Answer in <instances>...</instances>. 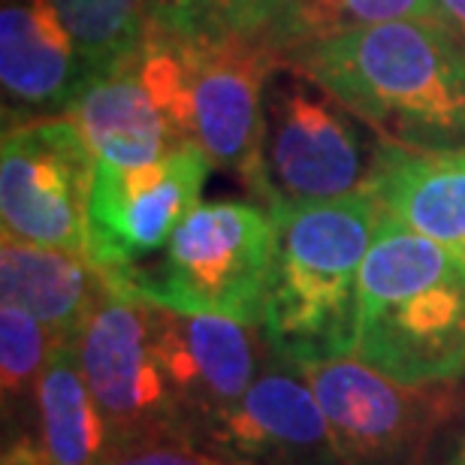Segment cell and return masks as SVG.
<instances>
[{
	"mask_svg": "<svg viewBox=\"0 0 465 465\" xmlns=\"http://www.w3.org/2000/svg\"><path fill=\"white\" fill-rule=\"evenodd\" d=\"M106 465H245V462L218 457V453L191 444L188 439L173 435V439H154V441L121 448L106 460Z\"/></svg>",
	"mask_w": 465,
	"mask_h": 465,
	"instance_id": "44dd1931",
	"label": "cell"
},
{
	"mask_svg": "<svg viewBox=\"0 0 465 465\" xmlns=\"http://www.w3.org/2000/svg\"><path fill=\"white\" fill-rule=\"evenodd\" d=\"M275 263L260 330L278 357L314 366L357 351L360 275L381 224L371 191L272 209Z\"/></svg>",
	"mask_w": 465,
	"mask_h": 465,
	"instance_id": "7a4b0ae2",
	"label": "cell"
},
{
	"mask_svg": "<svg viewBox=\"0 0 465 465\" xmlns=\"http://www.w3.org/2000/svg\"><path fill=\"white\" fill-rule=\"evenodd\" d=\"M191 444L245 465H341L305 369L275 351L248 393L200 426Z\"/></svg>",
	"mask_w": 465,
	"mask_h": 465,
	"instance_id": "4fadbf2b",
	"label": "cell"
},
{
	"mask_svg": "<svg viewBox=\"0 0 465 465\" xmlns=\"http://www.w3.org/2000/svg\"><path fill=\"white\" fill-rule=\"evenodd\" d=\"M462 387H465V381H462ZM432 450H439V460L435 462L430 460L426 465H465V405L441 430V435L432 444Z\"/></svg>",
	"mask_w": 465,
	"mask_h": 465,
	"instance_id": "603a6c76",
	"label": "cell"
},
{
	"mask_svg": "<svg viewBox=\"0 0 465 465\" xmlns=\"http://www.w3.org/2000/svg\"><path fill=\"white\" fill-rule=\"evenodd\" d=\"M236 27H272L278 0H166ZM275 34V31H272Z\"/></svg>",
	"mask_w": 465,
	"mask_h": 465,
	"instance_id": "7402d4cb",
	"label": "cell"
},
{
	"mask_svg": "<svg viewBox=\"0 0 465 465\" xmlns=\"http://www.w3.org/2000/svg\"><path fill=\"white\" fill-rule=\"evenodd\" d=\"M58 339L34 314L0 302V399L6 435L34 432L36 387Z\"/></svg>",
	"mask_w": 465,
	"mask_h": 465,
	"instance_id": "d6986e66",
	"label": "cell"
},
{
	"mask_svg": "<svg viewBox=\"0 0 465 465\" xmlns=\"http://www.w3.org/2000/svg\"><path fill=\"white\" fill-rule=\"evenodd\" d=\"M97 154L70 115L13 121L0 145L4 236L88 254Z\"/></svg>",
	"mask_w": 465,
	"mask_h": 465,
	"instance_id": "ba28073f",
	"label": "cell"
},
{
	"mask_svg": "<svg viewBox=\"0 0 465 465\" xmlns=\"http://www.w3.org/2000/svg\"><path fill=\"white\" fill-rule=\"evenodd\" d=\"M399 18L441 22L435 0H284L275 9L272 31L284 52H291L300 43Z\"/></svg>",
	"mask_w": 465,
	"mask_h": 465,
	"instance_id": "ffe728a7",
	"label": "cell"
},
{
	"mask_svg": "<svg viewBox=\"0 0 465 465\" xmlns=\"http://www.w3.org/2000/svg\"><path fill=\"white\" fill-rule=\"evenodd\" d=\"M341 465H426L435 439L465 405L460 384H402L360 357L302 366Z\"/></svg>",
	"mask_w": 465,
	"mask_h": 465,
	"instance_id": "52a82bcc",
	"label": "cell"
},
{
	"mask_svg": "<svg viewBox=\"0 0 465 465\" xmlns=\"http://www.w3.org/2000/svg\"><path fill=\"white\" fill-rule=\"evenodd\" d=\"M76 351L113 435V453L154 439H184L152 345L145 300L109 284L79 330Z\"/></svg>",
	"mask_w": 465,
	"mask_h": 465,
	"instance_id": "8fae6325",
	"label": "cell"
},
{
	"mask_svg": "<svg viewBox=\"0 0 465 465\" xmlns=\"http://www.w3.org/2000/svg\"><path fill=\"white\" fill-rule=\"evenodd\" d=\"M91 79L109 76L143 40L154 0H52Z\"/></svg>",
	"mask_w": 465,
	"mask_h": 465,
	"instance_id": "ac0fdd59",
	"label": "cell"
},
{
	"mask_svg": "<svg viewBox=\"0 0 465 465\" xmlns=\"http://www.w3.org/2000/svg\"><path fill=\"white\" fill-rule=\"evenodd\" d=\"M0 85L9 121L70 115L94 85L52 0H4Z\"/></svg>",
	"mask_w": 465,
	"mask_h": 465,
	"instance_id": "5bb4252c",
	"label": "cell"
},
{
	"mask_svg": "<svg viewBox=\"0 0 465 465\" xmlns=\"http://www.w3.org/2000/svg\"><path fill=\"white\" fill-rule=\"evenodd\" d=\"M34 435L49 465H106L113 435L82 371L76 341H58L36 387Z\"/></svg>",
	"mask_w": 465,
	"mask_h": 465,
	"instance_id": "e0dca14e",
	"label": "cell"
},
{
	"mask_svg": "<svg viewBox=\"0 0 465 465\" xmlns=\"http://www.w3.org/2000/svg\"><path fill=\"white\" fill-rule=\"evenodd\" d=\"M302 67L284 64L266 82L248 188L269 212L371 191L384 139Z\"/></svg>",
	"mask_w": 465,
	"mask_h": 465,
	"instance_id": "277c9868",
	"label": "cell"
},
{
	"mask_svg": "<svg viewBox=\"0 0 465 465\" xmlns=\"http://www.w3.org/2000/svg\"><path fill=\"white\" fill-rule=\"evenodd\" d=\"M371 193L387 215L465 260V148L414 152L384 143Z\"/></svg>",
	"mask_w": 465,
	"mask_h": 465,
	"instance_id": "2e32d148",
	"label": "cell"
},
{
	"mask_svg": "<svg viewBox=\"0 0 465 465\" xmlns=\"http://www.w3.org/2000/svg\"><path fill=\"white\" fill-rule=\"evenodd\" d=\"M188 15L197 145L212 166L232 173L248 188L263 91L287 52L272 27H236L193 9H188Z\"/></svg>",
	"mask_w": 465,
	"mask_h": 465,
	"instance_id": "9c48e42d",
	"label": "cell"
},
{
	"mask_svg": "<svg viewBox=\"0 0 465 465\" xmlns=\"http://www.w3.org/2000/svg\"><path fill=\"white\" fill-rule=\"evenodd\" d=\"M353 357L402 384L465 381V260L381 209Z\"/></svg>",
	"mask_w": 465,
	"mask_h": 465,
	"instance_id": "3957f363",
	"label": "cell"
},
{
	"mask_svg": "<svg viewBox=\"0 0 465 465\" xmlns=\"http://www.w3.org/2000/svg\"><path fill=\"white\" fill-rule=\"evenodd\" d=\"M272 263V212L257 203L212 200L175 227L161 263L136 269L113 287L175 312L260 327Z\"/></svg>",
	"mask_w": 465,
	"mask_h": 465,
	"instance_id": "8992f818",
	"label": "cell"
},
{
	"mask_svg": "<svg viewBox=\"0 0 465 465\" xmlns=\"http://www.w3.org/2000/svg\"><path fill=\"white\" fill-rule=\"evenodd\" d=\"M70 118L97 161L118 166L154 163L197 145L188 9L154 0L139 45L79 97Z\"/></svg>",
	"mask_w": 465,
	"mask_h": 465,
	"instance_id": "5b68a950",
	"label": "cell"
},
{
	"mask_svg": "<svg viewBox=\"0 0 465 465\" xmlns=\"http://www.w3.org/2000/svg\"><path fill=\"white\" fill-rule=\"evenodd\" d=\"M106 287V275L82 251L4 236L0 300L34 314L58 341H76Z\"/></svg>",
	"mask_w": 465,
	"mask_h": 465,
	"instance_id": "9a60e30c",
	"label": "cell"
},
{
	"mask_svg": "<svg viewBox=\"0 0 465 465\" xmlns=\"http://www.w3.org/2000/svg\"><path fill=\"white\" fill-rule=\"evenodd\" d=\"M0 465H49V460H45V453L34 432H15V435H6Z\"/></svg>",
	"mask_w": 465,
	"mask_h": 465,
	"instance_id": "cb8c5ba5",
	"label": "cell"
},
{
	"mask_svg": "<svg viewBox=\"0 0 465 465\" xmlns=\"http://www.w3.org/2000/svg\"><path fill=\"white\" fill-rule=\"evenodd\" d=\"M439 4V18L448 27L450 36L465 49V0H435Z\"/></svg>",
	"mask_w": 465,
	"mask_h": 465,
	"instance_id": "d4e9b609",
	"label": "cell"
},
{
	"mask_svg": "<svg viewBox=\"0 0 465 465\" xmlns=\"http://www.w3.org/2000/svg\"><path fill=\"white\" fill-rule=\"evenodd\" d=\"M287 61L390 145L465 148V49L441 22L399 18L321 36L293 45Z\"/></svg>",
	"mask_w": 465,
	"mask_h": 465,
	"instance_id": "6da1fadb",
	"label": "cell"
},
{
	"mask_svg": "<svg viewBox=\"0 0 465 465\" xmlns=\"http://www.w3.org/2000/svg\"><path fill=\"white\" fill-rule=\"evenodd\" d=\"M212 161L197 145L143 166L97 161L88 203V257L109 284L161 254L175 227L200 206Z\"/></svg>",
	"mask_w": 465,
	"mask_h": 465,
	"instance_id": "30bf717a",
	"label": "cell"
},
{
	"mask_svg": "<svg viewBox=\"0 0 465 465\" xmlns=\"http://www.w3.org/2000/svg\"><path fill=\"white\" fill-rule=\"evenodd\" d=\"M148 323L188 441L200 426L215 420L248 393L272 351L260 327L218 314H188L148 302Z\"/></svg>",
	"mask_w": 465,
	"mask_h": 465,
	"instance_id": "7c38bea8",
	"label": "cell"
}]
</instances>
